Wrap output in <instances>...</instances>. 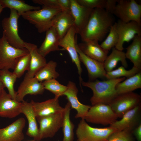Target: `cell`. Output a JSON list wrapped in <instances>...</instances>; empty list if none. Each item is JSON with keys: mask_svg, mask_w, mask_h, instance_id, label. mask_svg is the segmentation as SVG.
<instances>
[{"mask_svg": "<svg viewBox=\"0 0 141 141\" xmlns=\"http://www.w3.org/2000/svg\"><path fill=\"white\" fill-rule=\"evenodd\" d=\"M80 5L87 8L93 9H105L107 0H76Z\"/></svg>", "mask_w": 141, "mask_h": 141, "instance_id": "obj_38", "label": "cell"}, {"mask_svg": "<svg viewBox=\"0 0 141 141\" xmlns=\"http://www.w3.org/2000/svg\"><path fill=\"white\" fill-rule=\"evenodd\" d=\"M117 131L109 126L103 128L90 126L84 119H81L76 131L77 141H107L109 136Z\"/></svg>", "mask_w": 141, "mask_h": 141, "instance_id": "obj_4", "label": "cell"}, {"mask_svg": "<svg viewBox=\"0 0 141 141\" xmlns=\"http://www.w3.org/2000/svg\"><path fill=\"white\" fill-rule=\"evenodd\" d=\"M32 2L34 3L42 5L60 7L58 0H33Z\"/></svg>", "mask_w": 141, "mask_h": 141, "instance_id": "obj_39", "label": "cell"}, {"mask_svg": "<svg viewBox=\"0 0 141 141\" xmlns=\"http://www.w3.org/2000/svg\"><path fill=\"white\" fill-rule=\"evenodd\" d=\"M141 88V72L119 83L115 87L118 95L132 92Z\"/></svg>", "mask_w": 141, "mask_h": 141, "instance_id": "obj_28", "label": "cell"}, {"mask_svg": "<svg viewBox=\"0 0 141 141\" xmlns=\"http://www.w3.org/2000/svg\"><path fill=\"white\" fill-rule=\"evenodd\" d=\"M42 83L45 89L54 94L55 97L58 98L62 96L67 89V86L61 84L55 79L44 81Z\"/></svg>", "mask_w": 141, "mask_h": 141, "instance_id": "obj_34", "label": "cell"}, {"mask_svg": "<svg viewBox=\"0 0 141 141\" xmlns=\"http://www.w3.org/2000/svg\"><path fill=\"white\" fill-rule=\"evenodd\" d=\"M0 4L3 9L8 8L16 10L20 16L23 13L41 9L39 6H32L20 0H0Z\"/></svg>", "mask_w": 141, "mask_h": 141, "instance_id": "obj_31", "label": "cell"}, {"mask_svg": "<svg viewBox=\"0 0 141 141\" xmlns=\"http://www.w3.org/2000/svg\"><path fill=\"white\" fill-rule=\"evenodd\" d=\"M20 15L15 10L10 9V16L2 21L3 34L7 41L11 46L19 49H23L25 42L18 33V20Z\"/></svg>", "mask_w": 141, "mask_h": 141, "instance_id": "obj_5", "label": "cell"}, {"mask_svg": "<svg viewBox=\"0 0 141 141\" xmlns=\"http://www.w3.org/2000/svg\"><path fill=\"white\" fill-rule=\"evenodd\" d=\"M22 104L3 89L0 92V117L10 119L16 117L21 113Z\"/></svg>", "mask_w": 141, "mask_h": 141, "instance_id": "obj_16", "label": "cell"}, {"mask_svg": "<svg viewBox=\"0 0 141 141\" xmlns=\"http://www.w3.org/2000/svg\"><path fill=\"white\" fill-rule=\"evenodd\" d=\"M24 47L28 51L30 55L29 68L25 77L32 78L47 63L45 57L38 52L37 46L33 43L25 42Z\"/></svg>", "mask_w": 141, "mask_h": 141, "instance_id": "obj_21", "label": "cell"}, {"mask_svg": "<svg viewBox=\"0 0 141 141\" xmlns=\"http://www.w3.org/2000/svg\"><path fill=\"white\" fill-rule=\"evenodd\" d=\"M141 96L133 92L118 95L109 105L118 117L141 104Z\"/></svg>", "mask_w": 141, "mask_h": 141, "instance_id": "obj_9", "label": "cell"}, {"mask_svg": "<svg viewBox=\"0 0 141 141\" xmlns=\"http://www.w3.org/2000/svg\"><path fill=\"white\" fill-rule=\"evenodd\" d=\"M36 118L63 112L64 108L60 105L58 98L55 97L44 101H31Z\"/></svg>", "mask_w": 141, "mask_h": 141, "instance_id": "obj_20", "label": "cell"}, {"mask_svg": "<svg viewBox=\"0 0 141 141\" xmlns=\"http://www.w3.org/2000/svg\"><path fill=\"white\" fill-rule=\"evenodd\" d=\"M62 10L59 7L43 5L41 9L23 13L21 16L34 25L38 32L41 33L52 27L54 18Z\"/></svg>", "mask_w": 141, "mask_h": 141, "instance_id": "obj_3", "label": "cell"}, {"mask_svg": "<svg viewBox=\"0 0 141 141\" xmlns=\"http://www.w3.org/2000/svg\"><path fill=\"white\" fill-rule=\"evenodd\" d=\"M64 112L36 118L39 125V133L41 140L53 137L62 127Z\"/></svg>", "mask_w": 141, "mask_h": 141, "instance_id": "obj_10", "label": "cell"}, {"mask_svg": "<svg viewBox=\"0 0 141 141\" xmlns=\"http://www.w3.org/2000/svg\"><path fill=\"white\" fill-rule=\"evenodd\" d=\"M125 79V78L122 77L102 81L96 79L85 82L83 80L81 84L92 91L93 95L90 99L92 106L99 104L109 105L118 95L116 85Z\"/></svg>", "mask_w": 141, "mask_h": 141, "instance_id": "obj_2", "label": "cell"}, {"mask_svg": "<svg viewBox=\"0 0 141 141\" xmlns=\"http://www.w3.org/2000/svg\"><path fill=\"white\" fill-rule=\"evenodd\" d=\"M76 31L73 26L69 30L65 35L59 40V46L63 48L68 52L72 62L76 65L79 75L80 85L83 80L81 77L82 69L79 55L76 49L77 44L75 38Z\"/></svg>", "mask_w": 141, "mask_h": 141, "instance_id": "obj_12", "label": "cell"}, {"mask_svg": "<svg viewBox=\"0 0 141 141\" xmlns=\"http://www.w3.org/2000/svg\"><path fill=\"white\" fill-rule=\"evenodd\" d=\"M36 141L34 140H29V141Z\"/></svg>", "mask_w": 141, "mask_h": 141, "instance_id": "obj_44", "label": "cell"}, {"mask_svg": "<svg viewBox=\"0 0 141 141\" xmlns=\"http://www.w3.org/2000/svg\"><path fill=\"white\" fill-rule=\"evenodd\" d=\"M17 78L16 75L9 70H0V79L5 87L7 89L8 93L12 98L16 99V91L14 89V85Z\"/></svg>", "mask_w": 141, "mask_h": 141, "instance_id": "obj_32", "label": "cell"}, {"mask_svg": "<svg viewBox=\"0 0 141 141\" xmlns=\"http://www.w3.org/2000/svg\"><path fill=\"white\" fill-rule=\"evenodd\" d=\"M30 55L29 53L19 57L16 60L13 69V72L17 78H20L29 68Z\"/></svg>", "mask_w": 141, "mask_h": 141, "instance_id": "obj_36", "label": "cell"}, {"mask_svg": "<svg viewBox=\"0 0 141 141\" xmlns=\"http://www.w3.org/2000/svg\"><path fill=\"white\" fill-rule=\"evenodd\" d=\"M141 72V69L134 66L129 70H126L123 66L106 73L105 78L107 79H114L122 77L130 78Z\"/></svg>", "mask_w": 141, "mask_h": 141, "instance_id": "obj_33", "label": "cell"}, {"mask_svg": "<svg viewBox=\"0 0 141 141\" xmlns=\"http://www.w3.org/2000/svg\"><path fill=\"white\" fill-rule=\"evenodd\" d=\"M117 2L118 0H107L105 9L107 12L113 14Z\"/></svg>", "mask_w": 141, "mask_h": 141, "instance_id": "obj_40", "label": "cell"}, {"mask_svg": "<svg viewBox=\"0 0 141 141\" xmlns=\"http://www.w3.org/2000/svg\"><path fill=\"white\" fill-rule=\"evenodd\" d=\"M132 133L137 141H141V124L135 128Z\"/></svg>", "mask_w": 141, "mask_h": 141, "instance_id": "obj_41", "label": "cell"}, {"mask_svg": "<svg viewBox=\"0 0 141 141\" xmlns=\"http://www.w3.org/2000/svg\"><path fill=\"white\" fill-rule=\"evenodd\" d=\"M70 13L74 20V27L76 34H81L85 27L93 9L87 8L78 3L76 0H71Z\"/></svg>", "mask_w": 141, "mask_h": 141, "instance_id": "obj_15", "label": "cell"}, {"mask_svg": "<svg viewBox=\"0 0 141 141\" xmlns=\"http://www.w3.org/2000/svg\"><path fill=\"white\" fill-rule=\"evenodd\" d=\"M4 88L5 87L1 82L0 79V92H1L3 89H4Z\"/></svg>", "mask_w": 141, "mask_h": 141, "instance_id": "obj_42", "label": "cell"}, {"mask_svg": "<svg viewBox=\"0 0 141 141\" xmlns=\"http://www.w3.org/2000/svg\"><path fill=\"white\" fill-rule=\"evenodd\" d=\"M21 113L25 116L28 122V128L27 135L33 138L36 141H40L39 130L37 122L36 116L32 105L30 102L24 100L22 102Z\"/></svg>", "mask_w": 141, "mask_h": 141, "instance_id": "obj_22", "label": "cell"}, {"mask_svg": "<svg viewBox=\"0 0 141 141\" xmlns=\"http://www.w3.org/2000/svg\"><path fill=\"white\" fill-rule=\"evenodd\" d=\"M118 118L109 105L99 104L91 106L84 119L91 123L107 126L112 124Z\"/></svg>", "mask_w": 141, "mask_h": 141, "instance_id": "obj_8", "label": "cell"}, {"mask_svg": "<svg viewBox=\"0 0 141 141\" xmlns=\"http://www.w3.org/2000/svg\"><path fill=\"white\" fill-rule=\"evenodd\" d=\"M113 14L124 22L134 21L141 25V5L134 0H118Z\"/></svg>", "mask_w": 141, "mask_h": 141, "instance_id": "obj_6", "label": "cell"}, {"mask_svg": "<svg viewBox=\"0 0 141 141\" xmlns=\"http://www.w3.org/2000/svg\"><path fill=\"white\" fill-rule=\"evenodd\" d=\"M78 45L80 50L85 55L102 63H104L109 52L108 51L103 49L98 42L96 41L83 42Z\"/></svg>", "mask_w": 141, "mask_h": 141, "instance_id": "obj_23", "label": "cell"}, {"mask_svg": "<svg viewBox=\"0 0 141 141\" xmlns=\"http://www.w3.org/2000/svg\"><path fill=\"white\" fill-rule=\"evenodd\" d=\"M3 8L0 4V15L3 10Z\"/></svg>", "mask_w": 141, "mask_h": 141, "instance_id": "obj_43", "label": "cell"}, {"mask_svg": "<svg viewBox=\"0 0 141 141\" xmlns=\"http://www.w3.org/2000/svg\"><path fill=\"white\" fill-rule=\"evenodd\" d=\"M132 43L126 48V58L132 63L134 66L141 69V36L136 35Z\"/></svg>", "mask_w": 141, "mask_h": 141, "instance_id": "obj_26", "label": "cell"}, {"mask_svg": "<svg viewBox=\"0 0 141 141\" xmlns=\"http://www.w3.org/2000/svg\"><path fill=\"white\" fill-rule=\"evenodd\" d=\"M46 32L44 40L38 49L39 54L44 57L51 52L60 50V39L54 28L52 26Z\"/></svg>", "mask_w": 141, "mask_h": 141, "instance_id": "obj_25", "label": "cell"}, {"mask_svg": "<svg viewBox=\"0 0 141 141\" xmlns=\"http://www.w3.org/2000/svg\"><path fill=\"white\" fill-rule=\"evenodd\" d=\"M76 49L80 62L86 68L89 81H94L98 78H105L107 72L104 68L103 63L92 59L85 55L80 49L77 44Z\"/></svg>", "mask_w": 141, "mask_h": 141, "instance_id": "obj_14", "label": "cell"}, {"mask_svg": "<svg viewBox=\"0 0 141 141\" xmlns=\"http://www.w3.org/2000/svg\"><path fill=\"white\" fill-rule=\"evenodd\" d=\"M107 141H136L132 132L127 130L116 131L109 137Z\"/></svg>", "mask_w": 141, "mask_h": 141, "instance_id": "obj_37", "label": "cell"}, {"mask_svg": "<svg viewBox=\"0 0 141 141\" xmlns=\"http://www.w3.org/2000/svg\"><path fill=\"white\" fill-rule=\"evenodd\" d=\"M109 33L106 39L100 45L104 50L108 51L115 47L119 40V34L116 28V22L110 27Z\"/></svg>", "mask_w": 141, "mask_h": 141, "instance_id": "obj_35", "label": "cell"}, {"mask_svg": "<svg viewBox=\"0 0 141 141\" xmlns=\"http://www.w3.org/2000/svg\"><path fill=\"white\" fill-rule=\"evenodd\" d=\"M57 66L56 62L50 60L37 73L34 77L41 82L52 79H56L60 76V74L56 70Z\"/></svg>", "mask_w": 141, "mask_h": 141, "instance_id": "obj_30", "label": "cell"}, {"mask_svg": "<svg viewBox=\"0 0 141 141\" xmlns=\"http://www.w3.org/2000/svg\"><path fill=\"white\" fill-rule=\"evenodd\" d=\"M64 108L62 126L63 133L62 141H73L74 125L70 119V113L71 108L69 102H68L67 103Z\"/></svg>", "mask_w": 141, "mask_h": 141, "instance_id": "obj_29", "label": "cell"}, {"mask_svg": "<svg viewBox=\"0 0 141 141\" xmlns=\"http://www.w3.org/2000/svg\"><path fill=\"white\" fill-rule=\"evenodd\" d=\"M45 90L42 83L38 81L34 77L29 78L25 76L16 91L15 100L18 102H22L24 100V98L26 95H41Z\"/></svg>", "mask_w": 141, "mask_h": 141, "instance_id": "obj_19", "label": "cell"}, {"mask_svg": "<svg viewBox=\"0 0 141 141\" xmlns=\"http://www.w3.org/2000/svg\"><path fill=\"white\" fill-rule=\"evenodd\" d=\"M74 24L70 11L63 10L54 18L52 26L55 30L60 39L65 35Z\"/></svg>", "mask_w": 141, "mask_h": 141, "instance_id": "obj_24", "label": "cell"}, {"mask_svg": "<svg viewBox=\"0 0 141 141\" xmlns=\"http://www.w3.org/2000/svg\"><path fill=\"white\" fill-rule=\"evenodd\" d=\"M26 120L20 118L2 128H0V141H22L24 138L23 130Z\"/></svg>", "mask_w": 141, "mask_h": 141, "instance_id": "obj_18", "label": "cell"}, {"mask_svg": "<svg viewBox=\"0 0 141 141\" xmlns=\"http://www.w3.org/2000/svg\"><path fill=\"white\" fill-rule=\"evenodd\" d=\"M116 22L119 38L115 47L119 50L123 51L125 42L128 43L136 35L141 36V25L134 21L125 22L120 20Z\"/></svg>", "mask_w": 141, "mask_h": 141, "instance_id": "obj_11", "label": "cell"}, {"mask_svg": "<svg viewBox=\"0 0 141 141\" xmlns=\"http://www.w3.org/2000/svg\"><path fill=\"white\" fill-rule=\"evenodd\" d=\"M67 86V89L62 96H66L71 108L76 111L77 113L75 118L84 119L91 106L84 104L79 102L77 97L78 90L75 83L69 81Z\"/></svg>", "mask_w": 141, "mask_h": 141, "instance_id": "obj_17", "label": "cell"}, {"mask_svg": "<svg viewBox=\"0 0 141 141\" xmlns=\"http://www.w3.org/2000/svg\"><path fill=\"white\" fill-rule=\"evenodd\" d=\"M119 61L125 68L128 67L125 53L123 51L117 49L115 47L113 48L111 53L107 56L103 63L104 68L106 72L113 70Z\"/></svg>", "mask_w": 141, "mask_h": 141, "instance_id": "obj_27", "label": "cell"}, {"mask_svg": "<svg viewBox=\"0 0 141 141\" xmlns=\"http://www.w3.org/2000/svg\"><path fill=\"white\" fill-rule=\"evenodd\" d=\"M141 124V104L125 113L121 119L110 126L117 131L127 130L132 132Z\"/></svg>", "mask_w": 141, "mask_h": 141, "instance_id": "obj_13", "label": "cell"}, {"mask_svg": "<svg viewBox=\"0 0 141 141\" xmlns=\"http://www.w3.org/2000/svg\"><path fill=\"white\" fill-rule=\"evenodd\" d=\"M113 15L104 9H93L85 27L80 34L82 41H102L115 22Z\"/></svg>", "mask_w": 141, "mask_h": 141, "instance_id": "obj_1", "label": "cell"}, {"mask_svg": "<svg viewBox=\"0 0 141 141\" xmlns=\"http://www.w3.org/2000/svg\"><path fill=\"white\" fill-rule=\"evenodd\" d=\"M28 53L26 48L17 49L11 45L3 34L0 38V70H13L17 59Z\"/></svg>", "mask_w": 141, "mask_h": 141, "instance_id": "obj_7", "label": "cell"}]
</instances>
